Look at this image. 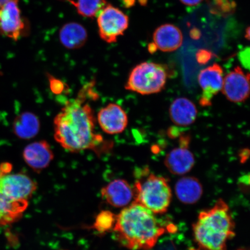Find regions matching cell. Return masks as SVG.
<instances>
[{
    "label": "cell",
    "mask_w": 250,
    "mask_h": 250,
    "mask_svg": "<svg viewBox=\"0 0 250 250\" xmlns=\"http://www.w3.org/2000/svg\"><path fill=\"white\" fill-rule=\"evenodd\" d=\"M198 79L202 90L199 104L202 107H208L212 104V98L221 91L223 87V68L217 63L210 65L200 72Z\"/></svg>",
    "instance_id": "9"
},
{
    "label": "cell",
    "mask_w": 250,
    "mask_h": 250,
    "mask_svg": "<svg viewBox=\"0 0 250 250\" xmlns=\"http://www.w3.org/2000/svg\"><path fill=\"white\" fill-rule=\"evenodd\" d=\"M239 57V60L241 62L243 65H245V67L249 68L250 60V49L249 47L240 52Z\"/></svg>",
    "instance_id": "26"
},
{
    "label": "cell",
    "mask_w": 250,
    "mask_h": 250,
    "mask_svg": "<svg viewBox=\"0 0 250 250\" xmlns=\"http://www.w3.org/2000/svg\"><path fill=\"white\" fill-rule=\"evenodd\" d=\"M29 24L21 16L18 0H11L0 8V34L14 41L29 33Z\"/></svg>",
    "instance_id": "7"
},
{
    "label": "cell",
    "mask_w": 250,
    "mask_h": 250,
    "mask_svg": "<svg viewBox=\"0 0 250 250\" xmlns=\"http://www.w3.org/2000/svg\"><path fill=\"white\" fill-rule=\"evenodd\" d=\"M37 188V184L24 173L7 174L0 178V193L12 201H27Z\"/></svg>",
    "instance_id": "8"
},
{
    "label": "cell",
    "mask_w": 250,
    "mask_h": 250,
    "mask_svg": "<svg viewBox=\"0 0 250 250\" xmlns=\"http://www.w3.org/2000/svg\"><path fill=\"white\" fill-rule=\"evenodd\" d=\"M250 156V150L249 148H244L240 150L239 153L240 162L242 164L245 163L248 160Z\"/></svg>",
    "instance_id": "28"
},
{
    "label": "cell",
    "mask_w": 250,
    "mask_h": 250,
    "mask_svg": "<svg viewBox=\"0 0 250 250\" xmlns=\"http://www.w3.org/2000/svg\"><path fill=\"white\" fill-rule=\"evenodd\" d=\"M100 37L104 42H116L129 26V18L111 4H107L97 16Z\"/></svg>",
    "instance_id": "6"
},
{
    "label": "cell",
    "mask_w": 250,
    "mask_h": 250,
    "mask_svg": "<svg viewBox=\"0 0 250 250\" xmlns=\"http://www.w3.org/2000/svg\"><path fill=\"white\" fill-rule=\"evenodd\" d=\"M125 7L130 8L135 3V0H123Z\"/></svg>",
    "instance_id": "30"
},
{
    "label": "cell",
    "mask_w": 250,
    "mask_h": 250,
    "mask_svg": "<svg viewBox=\"0 0 250 250\" xmlns=\"http://www.w3.org/2000/svg\"><path fill=\"white\" fill-rule=\"evenodd\" d=\"M12 169V165L8 162L0 164V178L4 175L10 173Z\"/></svg>",
    "instance_id": "27"
},
{
    "label": "cell",
    "mask_w": 250,
    "mask_h": 250,
    "mask_svg": "<svg viewBox=\"0 0 250 250\" xmlns=\"http://www.w3.org/2000/svg\"><path fill=\"white\" fill-rule=\"evenodd\" d=\"M140 4L142 5H146L147 3L148 0H139Z\"/></svg>",
    "instance_id": "35"
},
{
    "label": "cell",
    "mask_w": 250,
    "mask_h": 250,
    "mask_svg": "<svg viewBox=\"0 0 250 250\" xmlns=\"http://www.w3.org/2000/svg\"><path fill=\"white\" fill-rule=\"evenodd\" d=\"M23 157L31 168L40 173L49 167L54 159V154L46 141L40 140L27 145L23 150Z\"/></svg>",
    "instance_id": "12"
},
{
    "label": "cell",
    "mask_w": 250,
    "mask_h": 250,
    "mask_svg": "<svg viewBox=\"0 0 250 250\" xmlns=\"http://www.w3.org/2000/svg\"><path fill=\"white\" fill-rule=\"evenodd\" d=\"M97 119L103 132L111 135L123 133L128 125L126 112L115 103H109L102 108L99 111Z\"/></svg>",
    "instance_id": "11"
},
{
    "label": "cell",
    "mask_w": 250,
    "mask_h": 250,
    "mask_svg": "<svg viewBox=\"0 0 250 250\" xmlns=\"http://www.w3.org/2000/svg\"><path fill=\"white\" fill-rule=\"evenodd\" d=\"M190 250H196V249H191Z\"/></svg>",
    "instance_id": "36"
},
{
    "label": "cell",
    "mask_w": 250,
    "mask_h": 250,
    "mask_svg": "<svg viewBox=\"0 0 250 250\" xmlns=\"http://www.w3.org/2000/svg\"><path fill=\"white\" fill-rule=\"evenodd\" d=\"M169 115L174 125L187 127L195 123L198 116L196 106L187 98H179L172 102L169 108Z\"/></svg>",
    "instance_id": "16"
},
{
    "label": "cell",
    "mask_w": 250,
    "mask_h": 250,
    "mask_svg": "<svg viewBox=\"0 0 250 250\" xmlns=\"http://www.w3.org/2000/svg\"><path fill=\"white\" fill-rule=\"evenodd\" d=\"M157 48H156V45L154 44V42L149 43L148 45V51L151 54H154L156 51H157Z\"/></svg>",
    "instance_id": "32"
},
{
    "label": "cell",
    "mask_w": 250,
    "mask_h": 250,
    "mask_svg": "<svg viewBox=\"0 0 250 250\" xmlns=\"http://www.w3.org/2000/svg\"><path fill=\"white\" fill-rule=\"evenodd\" d=\"M65 1L73 5L78 14L87 18L97 17L107 4L106 0H65Z\"/></svg>",
    "instance_id": "21"
},
{
    "label": "cell",
    "mask_w": 250,
    "mask_h": 250,
    "mask_svg": "<svg viewBox=\"0 0 250 250\" xmlns=\"http://www.w3.org/2000/svg\"><path fill=\"white\" fill-rule=\"evenodd\" d=\"M40 126V121L36 115L31 112H24L15 119L13 130L19 138L29 140L37 135Z\"/></svg>",
    "instance_id": "19"
},
{
    "label": "cell",
    "mask_w": 250,
    "mask_h": 250,
    "mask_svg": "<svg viewBox=\"0 0 250 250\" xmlns=\"http://www.w3.org/2000/svg\"><path fill=\"white\" fill-rule=\"evenodd\" d=\"M221 91L230 102H245L250 95L249 73L246 74L240 67L234 68L224 78Z\"/></svg>",
    "instance_id": "10"
},
{
    "label": "cell",
    "mask_w": 250,
    "mask_h": 250,
    "mask_svg": "<svg viewBox=\"0 0 250 250\" xmlns=\"http://www.w3.org/2000/svg\"><path fill=\"white\" fill-rule=\"evenodd\" d=\"M101 195L108 204L115 208H123L134 199V190L127 181L116 179L103 188Z\"/></svg>",
    "instance_id": "13"
},
{
    "label": "cell",
    "mask_w": 250,
    "mask_h": 250,
    "mask_svg": "<svg viewBox=\"0 0 250 250\" xmlns=\"http://www.w3.org/2000/svg\"><path fill=\"white\" fill-rule=\"evenodd\" d=\"M59 36L62 44L68 49L82 48L88 38L85 27L77 22L64 24L59 31Z\"/></svg>",
    "instance_id": "18"
},
{
    "label": "cell",
    "mask_w": 250,
    "mask_h": 250,
    "mask_svg": "<svg viewBox=\"0 0 250 250\" xmlns=\"http://www.w3.org/2000/svg\"><path fill=\"white\" fill-rule=\"evenodd\" d=\"M213 57V54L210 51L206 49H201L197 52L196 58L197 62L201 65H205Z\"/></svg>",
    "instance_id": "25"
},
{
    "label": "cell",
    "mask_w": 250,
    "mask_h": 250,
    "mask_svg": "<svg viewBox=\"0 0 250 250\" xmlns=\"http://www.w3.org/2000/svg\"><path fill=\"white\" fill-rule=\"evenodd\" d=\"M184 5L189 6V7H195L201 4L203 0H180Z\"/></svg>",
    "instance_id": "29"
},
{
    "label": "cell",
    "mask_w": 250,
    "mask_h": 250,
    "mask_svg": "<svg viewBox=\"0 0 250 250\" xmlns=\"http://www.w3.org/2000/svg\"><path fill=\"white\" fill-rule=\"evenodd\" d=\"M153 40L160 51L173 52L182 45L183 36L179 27L171 24H165L155 30Z\"/></svg>",
    "instance_id": "15"
},
{
    "label": "cell",
    "mask_w": 250,
    "mask_h": 250,
    "mask_svg": "<svg viewBox=\"0 0 250 250\" xmlns=\"http://www.w3.org/2000/svg\"><path fill=\"white\" fill-rule=\"evenodd\" d=\"M246 250V249H240V250Z\"/></svg>",
    "instance_id": "37"
},
{
    "label": "cell",
    "mask_w": 250,
    "mask_h": 250,
    "mask_svg": "<svg viewBox=\"0 0 250 250\" xmlns=\"http://www.w3.org/2000/svg\"><path fill=\"white\" fill-rule=\"evenodd\" d=\"M168 70L164 65L143 62L131 71L125 89L142 95L161 92L165 88Z\"/></svg>",
    "instance_id": "5"
},
{
    "label": "cell",
    "mask_w": 250,
    "mask_h": 250,
    "mask_svg": "<svg viewBox=\"0 0 250 250\" xmlns=\"http://www.w3.org/2000/svg\"><path fill=\"white\" fill-rule=\"evenodd\" d=\"M234 227L229 206L219 199L213 207L200 212L193 225V236L201 250H227L228 242L235 236Z\"/></svg>",
    "instance_id": "3"
},
{
    "label": "cell",
    "mask_w": 250,
    "mask_h": 250,
    "mask_svg": "<svg viewBox=\"0 0 250 250\" xmlns=\"http://www.w3.org/2000/svg\"><path fill=\"white\" fill-rule=\"evenodd\" d=\"M116 218L117 215L111 211H102L97 215L93 227L101 233L108 232L113 229Z\"/></svg>",
    "instance_id": "22"
},
{
    "label": "cell",
    "mask_w": 250,
    "mask_h": 250,
    "mask_svg": "<svg viewBox=\"0 0 250 250\" xmlns=\"http://www.w3.org/2000/svg\"><path fill=\"white\" fill-rule=\"evenodd\" d=\"M172 229H175L173 224H167L148 209L133 202L117 215L112 231L115 240L125 248L149 250L159 237Z\"/></svg>",
    "instance_id": "2"
},
{
    "label": "cell",
    "mask_w": 250,
    "mask_h": 250,
    "mask_svg": "<svg viewBox=\"0 0 250 250\" xmlns=\"http://www.w3.org/2000/svg\"><path fill=\"white\" fill-rule=\"evenodd\" d=\"M190 36H191L193 39H198L200 38L199 31L196 29L192 30L191 31H190Z\"/></svg>",
    "instance_id": "31"
},
{
    "label": "cell",
    "mask_w": 250,
    "mask_h": 250,
    "mask_svg": "<svg viewBox=\"0 0 250 250\" xmlns=\"http://www.w3.org/2000/svg\"><path fill=\"white\" fill-rule=\"evenodd\" d=\"M188 148L189 146L179 145L166 156L164 164L171 173L181 176L192 169L195 158Z\"/></svg>",
    "instance_id": "14"
},
{
    "label": "cell",
    "mask_w": 250,
    "mask_h": 250,
    "mask_svg": "<svg viewBox=\"0 0 250 250\" xmlns=\"http://www.w3.org/2000/svg\"><path fill=\"white\" fill-rule=\"evenodd\" d=\"M94 85L93 81L84 85L76 98L65 103L54 118V138L68 151L92 150L99 155L113 145L96 132L95 113L89 103L86 102L87 99L98 98Z\"/></svg>",
    "instance_id": "1"
},
{
    "label": "cell",
    "mask_w": 250,
    "mask_h": 250,
    "mask_svg": "<svg viewBox=\"0 0 250 250\" xmlns=\"http://www.w3.org/2000/svg\"><path fill=\"white\" fill-rule=\"evenodd\" d=\"M210 7L212 14L227 17L235 11L236 4L232 0H210Z\"/></svg>",
    "instance_id": "23"
},
{
    "label": "cell",
    "mask_w": 250,
    "mask_h": 250,
    "mask_svg": "<svg viewBox=\"0 0 250 250\" xmlns=\"http://www.w3.org/2000/svg\"><path fill=\"white\" fill-rule=\"evenodd\" d=\"M245 37H246V38L247 39L249 40V39H250V27H249L247 28V30H246V31Z\"/></svg>",
    "instance_id": "33"
},
{
    "label": "cell",
    "mask_w": 250,
    "mask_h": 250,
    "mask_svg": "<svg viewBox=\"0 0 250 250\" xmlns=\"http://www.w3.org/2000/svg\"><path fill=\"white\" fill-rule=\"evenodd\" d=\"M203 192L202 184L195 177H181L175 186L177 198L184 204H195L201 198Z\"/></svg>",
    "instance_id": "17"
},
{
    "label": "cell",
    "mask_w": 250,
    "mask_h": 250,
    "mask_svg": "<svg viewBox=\"0 0 250 250\" xmlns=\"http://www.w3.org/2000/svg\"><path fill=\"white\" fill-rule=\"evenodd\" d=\"M50 87L53 93L55 94L62 93L65 88V84L60 80L57 79L51 75L48 74Z\"/></svg>",
    "instance_id": "24"
},
{
    "label": "cell",
    "mask_w": 250,
    "mask_h": 250,
    "mask_svg": "<svg viewBox=\"0 0 250 250\" xmlns=\"http://www.w3.org/2000/svg\"><path fill=\"white\" fill-rule=\"evenodd\" d=\"M28 207L27 201H12L0 193V226H7L21 218Z\"/></svg>",
    "instance_id": "20"
},
{
    "label": "cell",
    "mask_w": 250,
    "mask_h": 250,
    "mask_svg": "<svg viewBox=\"0 0 250 250\" xmlns=\"http://www.w3.org/2000/svg\"><path fill=\"white\" fill-rule=\"evenodd\" d=\"M137 178L133 188L134 202L156 214L167 212L172 198L168 181L164 177L149 173L148 170L140 171Z\"/></svg>",
    "instance_id": "4"
},
{
    "label": "cell",
    "mask_w": 250,
    "mask_h": 250,
    "mask_svg": "<svg viewBox=\"0 0 250 250\" xmlns=\"http://www.w3.org/2000/svg\"><path fill=\"white\" fill-rule=\"evenodd\" d=\"M9 1H11V0H0V8H1L3 5L5 4L6 2Z\"/></svg>",
    "instance_id": "34"
}]
</instances>
